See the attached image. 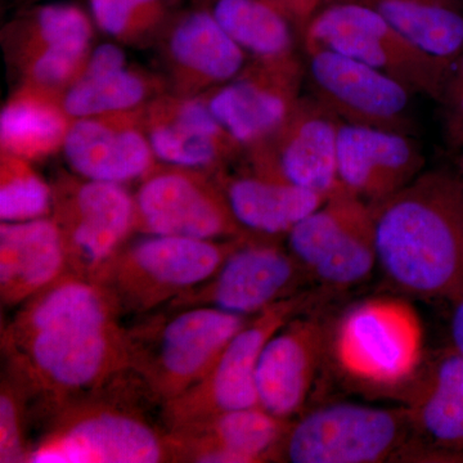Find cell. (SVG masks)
<instances>
[{"label": "cell", "mask_w": 463, "mask_h": 463, "mask_svg": "<svg viewBox=\"0 0 463 463\" xmlns=\"http://www.w3.org/2000/svg\"><path fill=\"white\" fill-rule=\"evenodd\" d=\"M120 318L100 283L67 270L3 327L5 371L44 414L129 370Z\"/></svg>", "instance_id": "cell-1"}, {"label": "cell", "mask_w": 463, "mask_h": 463, "mask_svg": "<svg viewBox=\"0 0 463 463\" xmlns=\"http://www.w3.org/2000/svg\"><path fill=\"white\" fill-rule=\"evenodd\" d=\"M377 265L405 294L463 295V182L420 174L403 190L371 205Z\"/></svg>", "instance_id": "cell-2"}, {"label": "cell", "mask_w": 463, "mask_h": 463, "mask_svg": "<svg viewBox=\"0 0 463 463\" xmlns=\"http://www.w3.org/2000/svg\"><path fill=\"white\" fill-rule=\"evenodd\" d=\"M149 398L129 370L44 414L27 463L174 462L164 423L149 417Z\"/></svg>", "instance_id": "cell-3"}, {"label": "cell", "mask_w": 463, "mask_h": 463, "mask_svg": "<svg viewBox=\"0 0 463 463\" xmlns=\"http://www.w3.org/2000/svg\"><path fill=\"white\" fill-rule=\"evenodd\" d=\"M250 318L209 307L143 316L125 327L128 368L161 408L205 376Z\"/></svg>", "instance_id": "cell-4"}, {"label": "cell", "mask_w": 463, "mask_h": 463, "mask_svg": "<svg viewBox=\"0 0 463 463\" xmlns=\"http://www.w3.org/2000/svg\"><path fill=\"white\" fill-rule=\"evenodd\" d=\"M243 237L197 240L146 234L145 239L128 241L96 281L114 298L121 317L141 318L207 281Z\"/></svg>", "instance_id": "cell-5"}, {"label": "cell", "mask_w": 463, "mask_h": 463, "mask_svg": "<svg viewBox=\"0 0 463 463\" xmlns=\"http://www.w3.org/2000/svg\"><path fill=\"white\" fill-rule=\"evenodd\" d=\"M306 50L337 52L401 81L414 94L440 100L455 63L414 47L374 9L354 0H331L303 32Z\"/></svg>", "instance_id": "cell-6"}, {"label": "cell", "mask_w": 463, "mask_h": 463, "mask_svg": "<svg viewBox=\"0 0 463 463\" xmlns=\"http://www.w3.org/2000/svg\"><path fill=\"white\" fill-rule=\"evenodd\" d=\"M413 431L408 408L335 403L289 422L274 462L376 463L404 447Z\"/></svg>", "instance_id": "cell-7"}, {"label": "cell", "mask_w": 463, "mask_h": 463, "mask_svg": "<svg viewBox=\"0 0 463 463\" xmlns=\"http://www.w3.org/2000/svg\"><path fill=\"white\" fill-rule=\"evenodd\" d=\"M51 218L65 249L69 272L96 281L136 232L134 194L118 183L62 173L52 183Z\"/></svg>", "instance_id": "cell-8"}, {"label": "cell", "mask_w": 463, "mask_h": 463, "mask_svg": "<svg viewBox=\"0 0 463 463\" xmlns=\"http://www.w3.org/2000/svg\"><path fill=\"white\" fill-rule=\"evenodd\" d=\"M286 240L310 279L326 288H354L377 267L373 207L343 185Z\"/></svg>", "instance_id": "cell-9"}, {"label": "cell", "mask_w": 463, "mask_h": 463, "mask_svg": "<svg viewBox=\"0 0 463 463\" xmlns=\"http://www.w3.org/2000/svg\"><path fill=\"white\" fill-rule=\"evenodd\" d=\"M309 304V295L301 292L251 317L205 376L160 408L164 426L169 429L214 414L257 407V368L265 344Z\"/></svg>", "instance_id": "cell-10"}, {"label": "cell", "mask_w": 463, "mask_h": 463, "mask_svg": "<svg viewBox=\"0 0 463 463\" xmlns=\"http://www.w3.org/2000/svg\"><path fill=\"white\" fill-rule=\"evenodd\" d=\"M419 317L403 301L373 298L349 310L334 337L344 373L371 385L394 386L413 376L421 359Z\"/></svg>", "instance_id": "cell-11"}, {"label": "cell", "mask_w": 463, "mask_h": 463, "mask_svg": "<svg viewBox=\"0 0 463 463\" xmlns=\"http://www.w3.org/2000/svg\"><path fill=\"white\" fill-rule=\"evenodd\" d=\"M136 232L154 236L231 240L249 236L237 223L216 174L161 164L134 194Z\"/></svg>", "instance_id": "cell-12"}, {"label": "cell", "mask_w": 463, "mask_h": 463, "mask_svg": "<svg viewBox=\"0 0 463 463\" xmlns=\"http://www.w3.org/2000/svg\"><path fill=\"white\" fill-rule=\"evenodd\" d=\"M307 279L306 269L276 240L246 236L207 281L164 307H209L234 316L254 317L301 294Z\"/></svg>", "instance_id": "cell-13"}, {"label": "cell", "mask_w": 463, "mask_h": 463, "mask_svg": "<svg viewBox=\"0 0 463 463\" xmlns=\"http://www.w3.org/2000/svg\"><path fill=\"white\" fill-rule=\"evenodd\" d=\"M313 97L343 123L412 136V93L401 81L354 58L307 51Z\"/></svg>", "instance_id": "cell-14"}, {"label": "cell", "mask_w": 463, "mask_h": 463, "mask_svg": "<svg viewBox=\"0 0 463 463\" xmlns=\"http://www.w3.org/2000/svg\"><path fill=\"white\" fill-rule=\"evenodd\" d=\"M306 69L297 54L252 60L240 75L206 91L203 99L243 154L270 141L300 99Z\"/></svg>", "instance_id": "cell-15"}, {"label": "cell", "mask_w": 463, "mask_h": 463, "mask_svg": "<svg viewBox=\"0 0 463 463\" xmlns=\"http://www.w3.org/2000/svg\"><path fill=\"white\" fill-rule=\"evenodd\" d=\"M343 121L315 97H300L270 141L245 152L251 172L315 191L339 190L337 137Z\"/></svg>", "instance_id": "cell-16"}, {"label": "cell", "mask_w": 463, "mask_h": 463, "mask_svg": "<svg viewBox=\"0 0 463 463\" xmlns=\"http://www.w3.org/2000/svg\"><path fill=\"white\" fill-rule=\"evenodd\" d=\"M142 124L155 157L166 165L218 174L243 155L203 96L166 91L142 109Z\"/></svg>", "instance_id": "cell-17"}, {"label": "cell", "mask_w": 463, "mask_h": 463, "mask_svg": "<svg viewBox=\"0 0 463 463\" xmlns=\"http://www.w3.org/2000/svg\"><path fill=\"white\" fill-rule=\"evenodd\" d=\"M167 91L203 96L236 78L248 65V54L207 11L179 17L157 35Z\"/></svg>", "instance_id": "cell-18"}, {"label": "cell", "mask_w": 463, "mask_h": 463, "mask_svg": "<svg viewBox=\"0 0 463 463\" xmlns=\"http://www.w3.org/2000/svg\"><path fill=\"white\" fill-rule=\"evenodd\" d=\"M71 173L91 181L127 184L157 165L142 124V109L74 118L62 148Z\"/></svg>", "instance_id": "cell-19"}, {"label": "cell", "mask_w": 463, "mask_h": 463, "mask_svg": "<svg viewBox=\"0 0 463 463\" xmlns=\"http://www.w3.org/2000/svg\"><path fill=\"white\" fill-rule=\"evenodd\" d=\"M289 422L257 405L166 430L174 462L260 463L273 461Z\"/></svg>", "instance_id": "cell-20"}, {"label": "cell", "mask_w": 463, "mask_h": 463, "mask_svg": "<svg viewBox=\"0 0 463 463\" xmlns=\"http://www.w3.org/2000/svg\"><path fill=\"white\" fill-rule=\"evenodd\" d=\"M425 158L407 134L341 123L337 174L345 190L374 205L403 190L421 174Z\"/></svg>", "instance_id": "cell-21"}, {"label": "cell", "mask_w": 463, "mask_h": 463, "mask_svg": "<svg viewBox=\"0 0 463 463\" xmlns=\"http://www.w3.org/2000/svg\"><path fill=\"white\" fill-rule=\"evenodd\" d=\"M326 344V327L313 317L298 315L282 326L259 359V405L286 421L300 414L315 385Z\"/></svg>", "instance_id": "cell-22"}, {"label": "cell", "mask_w": 463, "mask_h": 463, "mask_svg": "<svg viewBox=\"0 0 463 463\" xmlns=\"http://www.w3.org/2000/svg\"><path fill=\"white\" fill-rule=\"evenodd\" d=\"M69 270L60 231L51 216L0 224V298L20 307Z\"/></svg>", "instance_id": "cell-23"}, {"label": "cell", "mask_w": 463, "mask_h": 463, "mask_svg": "<svg viewBox=\"0 0 463 463\" xmlns=\"http://www.w3.org/2000/svg\"><path fill=\"white\" fill-rule=\"evenodd\" d=\"M237 223L249 236L279 240L323 205L326 197L261 174H216Z\"/></svg>", "instance_id": "cell-24"}, {"label": "cell", "mask_w": 463, "mask_h": 463, "mask_svg": "<svg viewBox=\"0 0 463 463\" xmlns=\"http://www.w3.org/2000/svg\"><path fill=\"white\" fill-rule=\"evenodd\" d=\"M413 431L439 452L463 450V354L439 356L408 407Z\"/></svg>", "instance_id": "cell-25"}, {"label": "cell", "mask_w": 463, "mask_h": 463, "mask_svg": "<svg viewBox=\"0 0 463 463\" xmlns=\"http://www.w3.org/2000/svg\"><path fill=\"white\" fill-rule=\"evenodd\" d=\"M71 118L61 97L20 85L0 115L2 152L33 163L62 151Z\"/></svg>", "instance_id": "cell-26"}, {"label": "cell", "mask_w": 463, "mask_h": 463, "mask_svg": "<svg viewBox=\"0 0 463 463\" xmlns=\"http://www.w3.org/2000/svg\"><path fill=\"white\" fill-rule=\"evenodd\" d=\"M166 91L163 75L152 74L128 63L109 71H81L62 94L61 102L69 118L74 120L139 111Z\"/></svg>", "instance_id": "cell-27"}, {"label": "cell", "mask_w": 463, "mask_h": 463, "mask_svg": "<svg viewBox=\"0 0 463 463\" xmlns=\"http://www.w3.org/2000/svg\"><path fill=\"white\" fill-rule=\"evenodd\" d=\"M374 9L414 47L456 63L463 53L461 0H354Z\"/></svg>", "instance_id": "cell-28"}, {"label": "cell", "mask_w": 463, "mask_h": 463, "mask_svg": "<svg viewBox=\"0 0 463 463\" xmlns=\"http://www.w3.org/2000/svg\"><path fill=\"white\" fill-rule=\"evenodd\" d=\"M94 30L83 9L67 3L36 8L5 33V57L17 67L32 58L65 50H91Z\"/></svg>", "instance_id": "cell-29"}, {"label": "cell", "mask_w": 463, "mask_h": 463, "mask_svg": "<svg viewBox=\"0 0 463 463\" xmlns=\"http://www.w3.org/2000/svg\"><path fill=\"white\" fill-rule=\"evenodd\" d=\"M212 14L252 60L276 61L297 54L298 26L270 0H216Z\"/></svg>", "instance_id": "cell-30"}, {"label": "cell", "mask_w": 463, "mask_h": 463, "mask_svg": "<svg viewBox=\"0 0 463 463\" xmlns=\"http://www.w3.org/2000/svg\"><path fill=\"white\" fill-rule=\"evenodd\" d=\"M52 184L36 173L32 163L0 152V221H33L52 214Z\"/></svg>", "instance_id": "cell-31"}, {"label": "cell", "mask_w": 463, "mask_h": 463, "mask_svg": "<svg viewBox=\"0 0 463 463\" xmlns=\"http://www.w3.org/2000/svg\"><path fill=\"white\" fill-rule=\"evenodd\" d=\"M97 26L121 44H149L163 25L161 0H90Z\"/></svg>", "instance_id": "cell-32"}, {"label": "cell", "mask_w": 463, "mask_h": 463, "mask_svg": "<svg viewBox=\"0 0 463 463\" xmlns=\"http://www.w3.org/2000/svg\"><path fill=\"white\" fill-rule=\"evenodd\" d=\"M30 398L7 373L0 383V462L27 463L32 444L27 440Z\"/></svg>", "instance_id": "cell-33"}, {"label": "cell", "mask_w": 463, "mask_h": 463, "mask_svg": "<svg viewBox=\"0 0 463 463\" xmlns=\"http://www.w3.org/2000/svg\"><path fill=\"white\" fill-rule=\"evenodd\" d=\"M440 102L448 108L452 138L463 143V53L452 67Z\"/></svg>", "instance_id": "cell-34"}, {"label": "cell", "mask_w": 463, "mask_h": 463, "mask_svg": "<svg viewBox=\"0 0 463 463\" xmlns=\"http://www.w3.org/2000/svg\"><path fill=\"white\" fill-rule=\"evenodd\" d=\"M270 2L281 7L297 23L298 29L304 32L313 14L331 0H270Z\"/></svg>", "instance_id": "cell-35"}, {"label": "cell", "mask_w": 463, "mask_h": 463, "mask_svg": "<svg viewBox=\"0 0 463 463\" xmlns=\"http://www.w3.org/2000/svg\"><path fill=\"white\" fill-rule=\"evenodd\" d=\"M450 332H452L453 347L463 354V295L458 298L453 312Z\"/></svg>", "instance_id": "cell-36"}, {"label": "cell", "mask_w": 463, "mask_h": 463, "mask_svg": "<svg viewBox=\"0 0 463 463\" xmlns=\"http://www.w3.org/2000/svg\"><path fill=\"white\" fill-rule=\"evenodd\" d=\"M462 166H463V155H462Z\"/></svg>", "instance_id": "cell-37"}]
</instances>
